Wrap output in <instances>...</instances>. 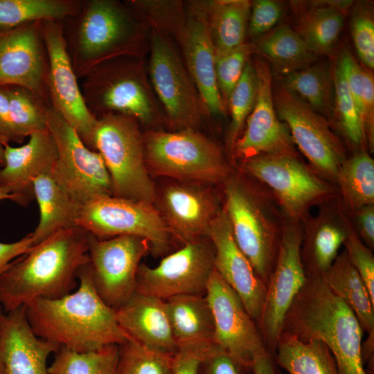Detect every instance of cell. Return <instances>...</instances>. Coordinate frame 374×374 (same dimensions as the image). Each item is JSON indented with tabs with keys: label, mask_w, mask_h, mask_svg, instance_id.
Wrapping results in <instances>:
<instances>
[{
	"label": "cell",
	"mask_w": 374,
	"mask_h": 374,
	"mask_svg": "<svg viewBox=\"0 0 374 374\" xmlns=\"http://www.w3.org/2000/svg\"><path fill=\"white\" fill-rule=\"evenodd\" d=\"M0 374H3V356H2V350H1V340H0Z\"/></svg>",
	"instance_id": "56"
},
{
	"label": "cell",
	"mask_w": 374,
	"mask_h": 374,
	"mask_svg": "<svg viewBox=\"0 0 374 374\" xmlns=\"http://www.w3.org/2000/svg\"><path fill=\"white\" fill-rule=\"evenodd\" d=\"M282 332L319 340L330 351L339 374H367L363 330L355 313L319 276H308L289 308Z\"/></svg>",
	"instance_id": "3"
},
{
	"label": "cell",
	"mask_w": 374,
	"mask_h": 374,
	"mask_svg": "<svg viewBox=\"0 0 374 374\" xmlns=\"http://www.w3.org/2000/svg\"><path fill=\"white\" fill-rule=\"evenodd\" d=\"M351 34L357 53L368 69L374 67V21L373 15L365 8L354 11L351 21Z\"/></svg>",
	"instance_id": "45"
},
{
	"label": "cell",
	"mask_w": 374,
	"mask_h": 374,
	"mask_svg": "<svg viewBox=\"0 0 374 374\" xmlns=\"http://www.w3.org/2000/svg\"><path fill=\"white\" fill-rule=\"evenodd\" d=\"M272 96L277 116L287 126L294 145L319 172L336 180L345 154L325 116L277 81L272 83Z\"/></svg>",
	"instance_id": "11"
},
{
	"label": "cell",
	"mask_w": 374,
	"mask_h": 374,
	"mask_svg": "<svg viewBox=\"0 0 374 374\" xmlns=\"http://www.w3.org/2000/svg\"><path fill=\"white\" fill-rule=\"evenodd\" d=\"M148 171L194 184L226 181L230 168L220 148L195 129L152 130L143 134Z\"/></svg>",
	"instance_id": "5"
},
{
	"label": "cell",
	"mask_w": 374,
	"mask_h": 374,
	"mask_svg": "<svg viewBox=\"0 0 374 374\" xmlns=\"http://www.w3.org/2000/svg\"><path fill=\"white\" fill-rule=\"evenodd\" d=\"M62 23L67 53L78 78L112 60L139 57L142 26L125 3L82 0L79 12Z\"/></svg>",
	"instance_id": "4"
},
{
	"label": "cell",
	"mask_w": 374,
	"mask_h": 374,
	"mask_svg": "<svg viewBox=\"0 0 374 374\" xmlns=\"http://www.w3.org/2000/svg\"><path fill=\"white\" fill-rule=\"evenodd\" d=\"M275 351L276 363L289 374H339L330 351L319 340L303 341L282 332Z\"/></svg>",
	"instance_id": "32"
},
{
	"label": "cell",
	"mask_w": 374,
	"mask_h": 374,
	"mask_svg": "<svg viewBox=\"0 0 374 374\" xmlns=\"http://www.w3.org/2000/svg\"><path fill=\"white\" fill-rule=\"evenodd\" d=\"M332 75L334 115L348 140L355 145H362L366 141L362 119L338 62Z\"/></svg>",
	"instance_id": "42"
},
{
	"label": "cell",
	"mask_w": 374,
	"mask_h": 374,
	"mask_svg": "<svg viewBox=\"0 0 374 374\" xmlns=\"http://www.w3.org/2000/svg\"><path fill=\"white\" fill-rule=\"evenodd\" d=\"M348 232V229L332 220H323L315 226L307 243L310 268L307 276H320L330 267Z\"/></svg>",
	"instance_id": "39"
},
{
	"label": "cell",
	"mask_w": 374,
	"mask_h": 374,
	"mask_svg": "<svg viewBox=\"0 0 374 374\" xmlns=\"http://www.w3.org/2000/svg\"><path fill=\"white\" fill-rule=\"evenodd\" d=\"M4 147L0 140V167H3L4 165Z\"/></svg>",
	"instance_id": "55"
},
{
	"label": "cell",
	"mask_w": 374,
	"mask_h": 374,
	"mask_svg": "<svg viewBox=\"0 0 374 374\" xmlns=\"http://www.w3.org/2000/svg\"><path fill=\"white\" fill-rule=\"evenodd\" d=\"M251 53V44L244 43L231 51L215 54L216 82L225 108L228 105L233 90L242 76Z\"/></svg>",
	"instance_id": "44"
},
{
	"label": "cell",
	"mask_w": 374,
	"mask_h": 374,
	"mask_svg": "<svg viewBox=\"0 0 374 374\" xmlns=\"http://www.w3.org/2000/svg\"><path fill=\"white\" fill-rule=\"evenodd\" d=\"M357 229L363 240L370 247L374 244V207H362L355 211Z\"/></svg>",
	"instance_id": "52"
},
{
	"label": "cell",
	"mask_w": 374,
	"mask_h": 374,
	"mask_svg": "<svg viewBox=\"0 0 374 374\" xmlns=\"http://www.w3.org/2000/svg\"><path fill=\"white\" fill-rule=\"evenodd\" d=\"M205 295L213 314L215 344L251 371L256 358L269 352L256 323L214 268Z\"/></svg>",
	"instance_id": "18"
},
{
	"label": "cell",
	"mask_w": 374,
	"mask_h": 374,
	"mask_svg": "<svg viewBox=\"0 0 374 374\" xmlns=\"http://www.w3.org/2000/svg\"><path fill=\"white\" fill-rule=\"evenodd\" d=\"M214 257L208 237L185 243L154 267L141 263L136 292L163 300L182 294L205 295Z\"/></svg>",
	"instance_id": "12"
},
{
	"label": "cell",
	"mask_w": 374,
	"mask_h": 374,
	"mask_svg": "<svg viewBox=\"0 0 374 374\" xmlns=\"http://www.w3.org/2000/svg\"><path fill=\"white\" fill-rule=\"evenodd\" d=\"M94 149L110 176L112 196L156 202L157 192L145 161L143 134L134 118L120 114L98 118Z\"/></svg>",
	"instance_id": "6"
},
{
	"label": "cell",
	"mask_w": 374,
	"mask_h": 374,
	"mask_svg": "<svg viewBox=\"0 0 374 374\" xmlns=\"http://www.w3.org/2000/svg\"><path fill=\"white\" fill-rule=\"evenodd\" d=\"M82 0H0V29L37 21H64L75 16Z\"/></svg>",
	"instance_id": "34"
},
{
	"label": "cell",
	"mask_w": 374,
	"mask_h": 374,
	"mask_svg": "<svg viewBox=\"0 0 374 374\" xmlns=\"http://www.w3.org/2000/svg\"><path fill=\"white\" fill-rule=\"evenodd\" d=\"M159 202V213L172 236L183 244L208 237L211 224L221 210L209 190L184 182L166 186Z\"/></svg>",
	"instance_id": "23"
},
{
	"label": "cell",
	"mask_w": 374,
	"mask_h": 374,
	"mask_svg": "<svg viewBox=\"0 0 374 374\" xmlns=\"http://www.w3.org/2000/svg\"><path fill=\"white\" fill-rule=\"evenodd\" d=\"M179 39L187 71L204 109L211 114L225 111L215 78V48L211 38L204 1H192L185 11Z\"/></svg>",
	"instance_id": "21"
},
{
	"label": "cell",
	"mask_w": 374,
	"mask_h": 374,
	"mask_svg": "<svg viewBox=\"0 0 374 374\" xmlns=\"http://www.w3.org/2000/svg\"><path fill=\"white\" fill-rule=\"evenodd\" d=\"M302 240V232L299 226L287 224L283 227L258 323L265 345L270 353L276 349L286 314L308 278L301 253Z\"/></svg>",
	"instance_id": "13"
},
{
	"label": "cell",
	"mask_w": 374,
	"mask_h": 374,
	"mask_svg": "<svg viewBox=\"0 0 374 374\" xmlns=\"http://www.w3.org/2000/svg\"><path fill=\"white\" fill-rule=\"evenodd\" d=\"M0 140L3 145L6 143L10 144L11 142L15 143L6 85L0 86Z\"/></svg>",
	"instance_id": "51"
},
{
	"label": "cell",
	"mask_w": 374,
	"mask_h": 374,
	"mask_svg": "<svg viewBox=\"0 0 374 374\" xmlns=\"http://www.w3.org/2000/svg\"><path fill=\"white\" fill-rule=\"evenodd\" d=\"M224 210L234 240L256 275L268 282L275 265L281 233L265 204L239 178H228Z\"/></svg>",
	"instance_id": "8"
},
{
	"label": "cell",
	"mask_w": 374,
	"mask_h": 374,
	"mask_svg": "<svg viewBox=\"0 0 374 374\" xmlns=\"http://www.w3.org/2000/svg\"><path fill=\"white\" fill-rule=\"evenodd\" d=\"M149 72L170 123L194 129L205 111L196 87L165 33L152 28Z\"/></svg>",
	"instance_id": "14"
},
{
	"label": "cell",
	"mask_w": 374,
	"mask_h": 374,
	"mask_svg": "<svg viewBox=\"0 0 374 374\" xmlns=\"http://www.w3.org/2000/svg\"><path fill=\"white\" fill-rule=\"evenodd\" d=\"M335 181L346 204L352 210L373 205L374 161L366 151L345 159Z\"/></svg>",
	"instance_id": "36"
},
{
	"label": "cell",
	"mask_w": 374,
	"mask_h": 374,
	"mask_svg": "<svg viewBox=\"0 0 374 374\" xmlns=\"http://www.w3.org/2000/svg\"><path fill=\"white\" fill-rule=\"evenodd\" d=\"M116 316L121 328L141 345L170 355L177 350L165 300L135 292L116 310Z\"/></svg>",
	"instance_id": "26"
},
{
	"label": "cell",
	"mask_w": 374,
	"mask_h": 374,
	"mask_svg": "<svg viewBox=\"0 0 374 374\" xmlns=\"http://www.w3.org/2000/svg\"><path fill=\"white\" fill-rule=\"evenodd\" d=\"M42 32L48 57V91L51 107L77 132L90 149H94L98 118L88 109L70 57L62 23L43 21ZM96 151V150H95Z\"/></svg>",
	"instance_id": "16"
},
{
	"label": "cell",
	"mask_w": 374,
	"mask_h": 374,
	"mask_svg": "<svg viewBox=\"0 0 374 374\" xmlns=\"http://www.w3.org/2000/svg\"><path fill=\"white\" fill-rule=\"evenodd\" d=\"M253 66L258 84L256 100L232 154L242 161L267 154L296 156L288 127L278 118L274 107L270 65L258 58Z\"/></svg>",
	"instance_id": "20"
},
{
	"label": "cell",
	"mask_w": 374,
	"mask_h": 374,
	"mask_svg": "<svg viewBox=\"0 0 374 374\" xmlns=\"http://www.w3.org/2000/svg\"><path fill=\"white\" fill-rule=\"evenodd\" d=\"M208 237L215 250L214 269L237 293L258 326L267 287L236 244L224 208L212 221Z\"/></svg>",
	"instance_id": "22"
},
{
	"label": "cell",
	"mask_w": 374,
	"mask_h": 374,
	"mask_svg": "<svg viewBox=\"0 0 374 374\" xmlns=\"http://www.w3.org/2000/svg\"><path fill=\"white\" fill-rule=\"evenodd\" d=\"M244 171L267 185L286 214L301 217L332 193L328 184L293 155H260L242 161Z\"/></svg>",
	"instance_id": "17"
},
{
	"label": "cell",
	"mask_w": 374,
	"mask_h": 374,
	"mask_svg": "<svg viewBox=\"0 0 374 374\" xmlns=\"http://www.w3.org/2000/svg\"><path fill=\"white\" fill-rule=\"evenodd\" d=\"M139 58L125 56L112 60L83 78L80 87L85 104L97 118L120 114L145 124L155 120L157 107Z\"/></svg>",
	"instance_id": "7"
},
{
	"label": "cell",
	"mask_w": 374,
	"mask_h": 374,
	"mask_svg": "<svg viewBox=\"0 0 374 374\" xmlns=\"http://www.w3.org/2000/svg\"><path fill=\"white\" fill-rule=\"evenodd\" d=\"M171 359L131 339L118 345L116 374H171Z\"/></svg>",
	"instance_id": "41"
},
{
	"label": "cell",
	"mask_w": 374,
	"mask_h": 374,
	"mask_svg": "<svg viewBox=\"0 0 374 374\" xmlns=\"http://www.w3.org/2000/svg\"><path fill=\"white\" fill-rule=\"evenodd\" d=\"M251 52L265 58L278 75L305 68L317 55L300 35L288 26H282L251 44Z\"/></svg>",
	"instance_id": "31"
},
{
	"label": "cell",
	"mask_w": 374,
	"mask_h": 374,
	"mask_svg": "<svg viewBox=\"0 0 374 374\" xmlns=\"http://www.w3.org/2000/svg\"><path fill=\"white\" fill-rule=\"evenodd\" d=\"M136 18L150 19L152 28L178 35L184 21L185 11L180 1L130 0L124 2Z\"/></svg>",
	"instance_id": "43"
},
{
	"label": "cell",
	"mask_w": 374,
	"mask_h": 374,
	"mask_svg": "<svg viewBox=\"0 0 374 374\" xmlns=\"http://www.w3.org/2000/svg\"><path fill=\"white\" fill-rule=\"evenodd\" d=\"M165 301L177 348L215 344L213 318L206 295H177Z\"/></svg>",
	"instance_id": "29"
},
{
	"label": "cell",
	"mask_w": 374,
	"mask_h": 374,
	"mask_svg": "<svg viewBox=\"0 0 374 374\" xmlns=\"http://www.w3.org/2000/svg\"><path fill=\"white\" fill-rule=\"evenodd\" d=\"M76 226L98 239L120 235L145 238L155 256L166 253L172 244V236L154 204L112 195L84 204Z\"/></svg>",
	"instance_id": "10"
},
{
	"label": "cell",
	"mask_w": 374,
	"mask_h": 374,
	"mask_svg": "<svg viewBox=\"0 0 374 374\" xmlns=\"http://www.w3.org/2000/svg\"><path fill=\"white\" fill-rule=\"evenodd\" d=\"M0 340L3 374H48L47 359L60 347L34 333L24 305L8 312L0 306Z\"/></svg>",
	"instance_id": "25"
},
{
	"label": "cell",
	"mask_w": 374,
	"mask_h": 374,
	"mask_svg": "<svg viewBox=\"0 0 374 374\" xmlns=\"http://www.w3.org/2000/svg\"><path fill=\"white\" fill-rule=\"evenodd\" d=\"M251 371L229 353L213 344L205 352L198 374H247Z\"/></svg>",
	"instance_id": "47"
},
{
	"label": "cell",
	"mask_w": 374,
	"mask_h": 374,
	"mask_svg": "<svg viewBox=\"0 0 374 374\" xmlns=\"http://www.w3.org/2000/svg\"><path fill=\"white\" fill-rule=\"evenodd\" d=\"M33 247L31 233L13 242H0V277L15 258L28 252Z\"/></svg>",
	"instance_id": "50"
},
{
	"label": "cell",
	"mask_w": 374,
	"mask_h": 374,
	"mask_svg": "<svg viewBox=\"0 0 374 374\" xmlns=\"http://www.w3.org/2000/svg\"><path fill=\"white\" fill-rule=\"evenodd\" d=\"M55 354L48 374H116L118 345L84 353L60 346Z\"/></svg>",
	"instance_id": "37"
},
{
	"label": "cell",
	"mask_w": 374,
	"mask_h": 374,
	"mask_svg": "<svg viewBox=\"0 0 374 374\" xmlns=\"http://www.w3.org/2000/svg\"><path fill=\"white\" fill-rule=\"evenodd\" d=\"M215 54L244 44L251 3L247 0L204 1Z\"/></svg>",
	"instance_id": "30"
},
{
	"label": "cell",
	"mask_w": 374,
	"mask_h": 374,
	"mask_svg": "<svg viewBox=\"0 0 374 374\" xmlns=\"http://www.w3.org/2000/svg\"><path fill=\"white\" fill-rule=\"evenodd\" d=\"M282 9L272 0H257L251 3L248 23V32L252 36L264 34L280 20Z\"/></svg>",
	"instance_id": "48"
},
{
	"label": "cell",
	"mask_w": 374,
	"mask_h": 374,
	"mask_svg": "<svg viewBox=\"0 0 374 374\" xmlns=\"http://www.w3.org/2000/svg\"><path fill=\"white\" fill-rule=\"evenodd\" d=\"M9 199L15 202V197L11 195L6 188L0 186V202Z\"/></svg>",
	"instance_id": "54"
},
{
	"label": "cell",
	"mask_w": 374,
	"mask_h": 374,
	"mask_svg": "<svg viewBox=\"0 0 374 374\" xmlns=\"http://www.w3.org/2000/svg\"><path fill=\"white\" fill-rule=\"evenodd\" d=\"M321 115H334L333 75L325 64L278 75L276 80Z\"/></svg>",
	"instance_id": "33"
},
{
	"label": "cell",
	"mask_w": 374,
	"mask_h": 374,
	"mask_svg": "<svg viewBox=\"0 0 374 374\" xmlns=\"http://www.w3.org/2000/svg\"><path fill=\"white\" fill-rule=\"evenodd\" d=\"M257 76L253 64L248 60L242 76L233 90L228 105L231 112V124L227 145L233 153L234 145L240 136L242 127L255 105L257 96Z\"/></svg>",
	"instance_id": "40"
},
{
	"label": "cell",
	"mask_w": 374,
	"mask_h": 374,
	"mask_svg": "<svg viewBox=\"0 0 374 374\" xmlns=\"http://www.w3.org/2000/svg\"><path fill=\"white\" fill-rule=\"evenodd\" d=\"M6 86L15 143H22L26 138L46 128V111L51 105L26 88Z\"/></svg>",
	"instance_id": "38"
},
{
	"label": "cell",
	"mask_w": 374,
	"mask_h": 374,
	"mask_svg": "<svg viewBox=\"0 0 374 374\" xmlns=\"http://www.w3.org/2000/svg\"><path fill=\"white\" fill-rule=\"evenodd\" d=\"M149 242L133 235L98 239L89 234L88 254L94 288L102 300L117 310L136 292V276Z\"/></svg>",
	"instance_id": "15"
},
{
	"label": "cell",
	"mask_w": 374,
	"mask_h": 374,
	"mask_svg": "<svg viewBox=\"0 0 374 374\" xmlns=\"http://www.w3.org/2000/svg\"><path fill=\"white\" fill-rule=\"evenodd\" d=\"M301 17L297 33L317 55L332 53L344 26V13L330 5L320 1Z\"/></svg>",
	"instance_id": "35"
},
{
	"label": "cell",
	"mask_w": 374,
	"mask_h": 374,
	"mask_svg": "<svg viewBox=\"0 0 374 374\" xmlns=\"http://www.w3.org/2000/svg\"><path fill=\"white\" fill-rule=\"evenodd\" d=\"M253 374H276L274 361L269 352L258 356L251 367Z\"/></svg>",
	"instance_id": "53"
},
{
	"label": "cell",
	"mask_w": 374,
	"mask_h": 374,
	"mask_svg": "<svg viewBox=\"0 0 374 374\" xmlns=\"http://www.w3.org/2000/svg\"><path fill=\"white\" fill-rule=\"evenodd\" d=\"M42 22L0 29V86L22 87L51 105L48 57Z\"/></svg>",
	"instance_id": "19"
},
{
	"label": "cell",
	"mask_w": 374,
	"mask_h": 374,
	"mask_svg": "<svg viewBox=\"0 0 374 374\" xmlns=\"http://www.w3.org/2000/svg\"><path fill=\"white\" fill-rule=\"evenodd\" d=\"M46 128L55 142L57 159L51 175L77 204L112 195L110 176L101 155L88 148L73 127L51 106Z\"/></svg>",
	"instance_id": "9"
},
{
	"label": "cell",
	"mask_w": 374,
	"mask_h": 374,
	"mask_svg": "<svg viewBox=\"0 0 374 374\" xmlns=\"http://www.w3.org/2000/svg\"><path fill=\"white\" fill-rule=\"evenodd\" d=\"M4 165L0 170V186L15 197V202L26 206L34 197L33 179L51 173L57 159L55 142L46 128L29 136L25 144L3 145Z\"/></svg>",
	"instance_id": "24"
},
{
	"label": "cell",
	"mask_w": 374,
	"mask_h": 374,
	"mask_svg": "<svg viewBox=\"0 0 374 374\" xmlns=\"http://www.w3.org/2000/svg\"><path fill=\"white\" fill-rule=\"evenodd\" d=\"M319 277L350 307L363 332L368 334V344L362 353L364 361L371 359L374 345V300L349 261L346 251L338 255L330 267Z\"/></svg>",
	"instance_id": "27"
},
{
	"label": "cell",
	"mask_w": 374,
	"mask_h": 374,
	"mask_svg": "<svg viewBox=\"0 0 374 374\" xmlns=\"http://www.w3.org/2000/svg\"><path fill=\"white\" fill-rule=\"evenodd\" d=\"M211 345L178 347L172 355L171 374H198L202 359Z\"/></svg>",
	"instance_id": "49"
},
{
	"label": "cell",
	"mask_w": 374,
	"mask_h": 374,
	"mask_svg": "<svg viewBox=\"0 0 374 374\" xmlns=\"http://www.w3.org/2000/svg\"><path fill=\"white\" fill-rule=\"evenodd\" d=\"M344 245L349 261L362 279L371 299L374 300V257L371 250L360 240L355 233L349 229Z\"/></svg>",
	"instance_id": "46"
},
{
	"label": "cell",
	"mask_w": 374,
	"mask_h": 374,
	"mask_svg": "<svg viewBox=\"0 0 374 374\" xmlns=\"http://www.w3.org/2000/svg\"><path fill=\"white\" fill-rule=\"evenodd\" d=\"M89 233L80 226L60 231L14 260L0 277V306L8 312L37 298L56 299L77 287L90 262Z\"/></svg>",
	"instance_id": "2"
},
{
	"label": "cell",
	"mask_w": 374,
	"mask_h": 374,
	"mask_svg": "<svg viewBox=\"0 0 374 374\" xmlns=\"http://www.w3.org/2000/svg\"><path fill=\"white\" fill-rule=\"evenodd\" d=\"M32 182L39 210V223L31 232L35 246L60 231L77 226L82 206L66 193L51 173L40 175Z\"/></svg>",
	"instance_id": "28"
},
{
	"label": "cell",
	"mask_w": 374,
	"mask_h": 374,
	"mask_svg": "<svg viewBox=\"0 0 374 374\" xmlns=\"http://www.w3.org/2000/svg\"><path fill=\"white\" fill-rule=\"evenodd\" d=\"M79 287L56 299L37 298L24 305L28 321L39 338L84 353L121 345L132 338L119 325L116 310L96 292L89 262L78 271Z\"/></svg>",
	"instance_id": "1"
}]
</instances>
